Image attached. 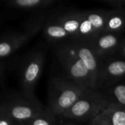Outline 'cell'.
<instances>
[{"instance_id":"obj_1","label":"cell","mask_w":125,"mask_h":125,"mask_svg":"<svg viewBox=\"0 0 125 125\" xmlns=\"http://www.w3.org/2000/svg\"><path fill=\"white\" fill-rule=\"evenodd\" d=\"M92 90L69 78H53L49 86V106L55 115L62 116L79 99Z\"/></svg>"},{"instance_id":"obj_2","label":"cell","mask_w":125,"mask_h":125,"mask_svg":"<svg viewBox=\"0 0 125 125\" xmlns=\"http://www.w3.org/2000/svg\"><path fill=\"white\" fill-rule=\"evenodd\" d=\"M56 45L58 59L68 78L85 89L96 90L95 80L78 56L71 40Z\"/></svg>"},{"instance_id":"obj_3","label":"cell","mask_w":125,"mask_h":125,"mask_svg":"<svg viewBox=\"0 0 125 125\" xmlns=\"http://www.w3.org/2000/svg\"><path fill=\"white\" fill-rule=\"evenodd\" d=\"M45 56L41 51L29 52L23 58L19 67V83L22 95L29 100H37L36 84L42 74Z\"/></svg>"},{"instance_id":"obj_4","label":"cell","mask_w":125,"mask_h":125,"mask_svg":"<svg viewBox=\"0 0 125 125\" xmlns=\"http://www.w3.org/2000/svg\"><path fill=\"white\" fill-rule=\"evenodd\" d=\"M112 105L98 90H92L79 99L62 116L80 121H92L105 109Z\"/></svg>"},{"instance_id":"obj_5","label":"cell","mask_w":125,"mask_h":125,"mask_svg":"<svg viewBox=\"0 0 125 125\" xmlns=\"http://www.w3.org/2000/svg\"><path fill=\"white\" fill-rule=\"evenodd\" d=\"M11 119L17 125H22L41 114L45 108L38 100L21 96L8 97L2 102Z\"/></svg>"},{"instance_id":"obj_6","label":"cell","mask_w":125,"mask_h":125,"mask_svg":"<svg viewBox=\"0 0 125 125\" xmlns=\"http://www.w3.org/2000/svg\"><path fill=\"white\" fill-rule=\"evenodd\" d=\"M125 80V59L106 58L101 59L96 79V90H102Z\"/></svg>"},{"instance_id":"obj_7","label":"cell","mask_w":125,"mask_h":125,"mask_svg":"<svg viewBox=\"0 0 125 125\" xmlns=\"http://www.w3.org/2000/svg\"><path fill=\"white\" fill-rule=\"evenodd\" d=\"M108 10H84L77 35L74 40L89 42L103 31Z\"/></svg>"},{"instance_id":"obj_8","label":"cell","mask_w":125,"mask_h":125,"mask_svg":"<svg viewBox=\"0 0 125 125\" xmlns=\"http://www.w3.org/2000/svg\"><path fill=\"white\" fill-rule=\"evenodd\" d=\"M122 35L102 31L88 42L99 59L110 58L113 55L116 54L119 45L124 39Z\"/></svg>"},{"instance_id":"obj_9","label":"cell","mask_w":125,"mask_h":125,"mask_svg":"<svg viewBox=\"0 0 125 125\" xmlns=\"http://www.w3.org/2000/svg\"><path fill=\"white\" fill-rule=\"evenodd\" d=\"M83 12L84 10L72 8L52 10L53 16L69 34L71 40L76 39Z\"/></svg>"},{"instance_id":"obj_10","label":"cell","mask_w":125,"mask_h":125,"mask_svg":"<svg viewBox=\"0 0 125 125\" xmlns=\"http://www.w3.org/2000/svg\"><path fill=\"white\" fill-rule=\"evenodd\" d=\"M71 42L74 46L78 56L88 70L91 73L96 82L101 59L97 56L88 42L79 40H71Z\"/></svg>"},{"instance_id":"obj_11","label":"cell","mask_w":125,"mask_h":125,"mask_svg":"<svg viewBox=\"0 0 125 125\" xmlns=\"http://www.w3.org/2000/svg\"><path fill=\"white\" fill-rule=\"evenodd\" d=\"M56 3L54 0H11L5 2L8 7L33 12L34 14L50 10Z\"/></svg>"},{"instance_id":"obj_12","label":"cell","mask_w":125,"mask_h":125,"mask_svg":"<svg viewBox=\"0 0 125 125\" xmlns=\"http://www.w3.org/2000/svg\"><path fill=\"white\" fill-rule=\"evenodd\" d=\"M103 31L123 34V33L125 32V10H108Z\"/></svg>"},{"instance_id":"obj_13","label":"cell","mask_w":125,"mask_h":125,"mask_svg":"<svg viewBox=\"0 0 125 125\" xmlns=\"http://www.w3.org/2000/svg\"><path fill=\"white\" fill-rule=\"evenodd\" d=\"M92 121H97L105 125H125V108L112 105Z\"/></svg>"},{"instance_id":"obj_14","label":"cell","mask_w":125,"mask_h":125,"mask_svg":"<svg viewBox=\"0 0 125 125\" xmlns=\"http://www.w3.org/2000/svg\"><path fill=\"white\" fill-rule=\"evenodd\" d=\"M99 92L107 97L111 105L125 108V80Z\"/></svg>"},{"instance_id":"obj_15","label":"cell","mask_w":125,"mask_h":125,"mask_svg":"<svg viewBox=\"0 0 125 125\" xmlns=\"http://www.w3.org/2000/svg\"><path fill=\"white\" fill-rule=\"evenodd\" d=\"M20 125H55V114L47 108L39 115Z\"/></svg>"},{"instance_id":"obj_16","label":"cell","mask_w":125,"mask_h":125,"mask_svg":"<svg viewBox=\"0 0 125 125\" xmlns=\"http://www.w3.org/2000/svg\"><path fill=\"white\" fill-rule=\"evenodd\" d=\"M10 116L4 103H0V125H16Z\"/></svg>"},{"instance_id":"obj_17","label":"cell","mask_w":125,"mask_h":125,"mask_svg":"<svg viewBox=\"0 0 125 125\" xmlns=\"http://www.w3.org/2000/svg\"><path fill=\"white\" fill-rule=\"evenodd\" d=\"M116 54L118 56H119L122 59H125V37L122 41Z\"/></svg>"},{"instance_id":"obj_18","label":"cell","mask_w":125,"mask_h":125,"mask_svg":"<svg viewBox=\"0 0 125 125\" xmlns=\"http://www.w3.org/2000/svg\"><path fill=\"white\" fill-rule=\"evenodd\" d=\"M3 75H4V70H3L2 66H1V65H0V81L2 79Z\"/></svg>"},{"instance_id":"obj_19","label":"cell","mask_w":125,"mask_h":125,"mask_svg":"<svg viewBox=\"0 0 125 125\" xmlns=\"http://www.w3.org/2000/svg\"><path fill=\"white\" fill-rule=\"evenodd\" d=\"M91 125H103L102 123H101V122H97V121H91Z\"/></svg>"},{"instance_id":"obj_20","label":"cell","mask_w":125,"mask_h":125,"mask_svg":"<svg viewBox=\"0 0 125 125\" xmlns=\"http://www.w3.org/2000/svg\"><path fill=\"white\" fill-rule=\"evenodd\" d=\"M74 125V124H70V123H69V124H64V125Z\"/></svg>"},{"instance_id":"obj_21","label":"cell","mask_w":125,"mask_h":125,"mask_svg":"<svg viewBox=\"0 0 125 125\" xmlns=\"http://www.w3.org/2000/svg\"></svg>"},{"instance_id":"obj_22","label":"cell","mask_w":125,"mask_h":125,"mask_svg":"<svg viewBox=\"0 0 125 125\" xmlns=\"http://www.w3.org/2000/svg\"></svg>"}]
</instances>
